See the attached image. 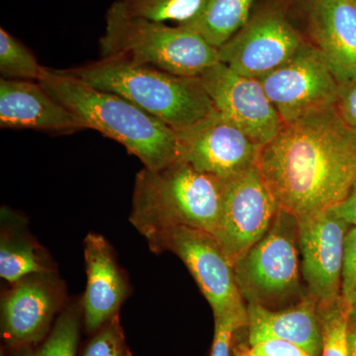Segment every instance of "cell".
Here are the masks:
<instances>
[{"label": "cell", "mask_w": 356, "mask_h": 356, "mask_svg": "<svg viewBox=\"0 0 356 356\" xmlns=\"http://www.w3.org/2000/svg\"><path fill=\"white\" fill-rule=\"evenodd\" d=\"M257 0H207L200 13L184 25L215 48L228 42L248 22Z\"/></svg>", "instance_id": "obj_20"}, {"label": "cell", "mask_w": 356, "mask_h": 356, "mask_svg": "<svg viewBox=\"0 0 356 356\" xmlns=\"http://www.w3.org/2000/svg\"><path fill=\"white\" fill-rule=\"evenodd\" d=\"M83 252L88 283L81 298L83 323L86 331L92 334L119 314L131 287L104 236L89 233L83 240Z\"/></svg>", "instance_id": "obj_15"}, {"label": "cell", "mask_w": 356, "mask_h": 356, "mask_svg": "<svg viewBox=\"0 0 356 356\" xmlns=\"http://www.w3.org/2000/svg\"><path fill=\"white\" fill-rule=\"evenodd\" d=\"M348 346L350 356H356V329H350L348 334Z\"/></svg>", "instance_id": "obj_32"}, {"label": "cell", "mask_w": 356, "mask_h": 356, "mask_svg": "<svg viewBox=\"0 0 356 356\" xmlns=\"http://www.w3.org/2000/svg\"><path fill=\"white\" fill-rule=\"evenodd\" d=\"M134 17L184 25L202 10L207 0H118Z\"/></svg>", "instance_id": "obj_22"}, {"label": "cell", "mask_w": 356, "mask_h": 356, "mask_svg": "<svg viewBox=\"0 0 356 356\" xmlns=\"http://www.w3.org/2000/svg\"><path fill=\"white\" fill-rule=\"evenodd\" d=\"M306 13L311 43L337 83L356 81V0H313Z\"/></svg>", "instance_id": "obj_16"}, {"label": "cell", "mask_w": 356, "mask_h": 356, "mask_svg": "<svg viewBox=\"0 0 356 356\" xmlns=\"http://www.w3.org/2000/svg\"><path fill=\"white\" fill-rule=\"evenodd\" d=\"M293 2H295V3L297 4V6H299L301 7L302 9H303L304 11L308 10L309 7H310L312 1L313 0H292Z\"/></svg>", "instance_id": "obj_33"}, {"label": "cell", "mask_w": 356, "mask_h": 356, "mask_svg": "<svg viewBox=\"0 0 356 356\" xmlns=\"http://www.w3.org/2000/svg\"><path fill=\"white\" fill-rule=\"evenodd\" d=\"M67 301V287L57 270L24 276L2 295V339L13 350L41 343Z\"/></svg>", "instance_id": "obj_9"}, {"label": "cell", "mask_w": 356, "mask_h": 356, "mask_svg": "<svg viewBox=\"0 0 356 356\" xmlns=\"http://www.w3.org/2000/svg\"><path fill=\"white\" fill-rule=\"evenodd\" d=\"M225 181L177 161L137 173L130 213L131 224L145 238L175 226L216 233L221 217Z\"/></svg>", "instance_id": "obj_3"}, {"label": "cell", "mask_w": 356, "mask_h": 356, "mask_svg": "<svg viewBox=\"0 0 356 356\" xmlns=\"http://www.w3.org/2000/svg\"><path fill=\"white\" fill-rule=\"evenodd\" d=\"M234 356H313L288 341L266 339L254 344L240 346L233 351Z\"/></svg>", "instance_id": "obj_26"}, {"label": "cell", "mask_w": 356, "mask_h": 356, "mask_svg": "<svg viewBox=\"0 0 356 356\" xmlns=\"http://www.w3.org/2000/svg\"><path fill=\"white\" fill-rule=\"evenodd\" d=\"M99 50L102 58L149 65L187 77H198L220 62L218 49L197 33L179 25L134 17L118 0L107 10Z\"/></svg>", "instance_id": "obj_5"}, {"label": "cell", "mask_w": 356, "mask_h": 356, "mask_svg": "<svg viewBox=\"0 0 356 356\" xmlns=\"http://www.w3.org/2000/svg\"><path fill=\"white\" fill-rule=\"evenodd\" d=\"M334 213L351 226L356 227V184L343 202L332 208Z\"/></svg>", "instance_id": "obj_30"}, {"label": "cell", "mask_w": 356, "mask_h": 356, "mask_svg": "<svg viewBox=\"0 0 356 356\" xmlns=\"http://www.w3.org/2000/svg\"><path fill=\"white\" fill-rule=\"evenodd\" d=\"M318 309L323 337L321 356H350V312L346 302L341 297L334 303L320 305Z\"/></svg>", "instance_id": "obj_24"}, {"label": "cell", "mask_w": 356, "mask_h": 356, "mask_svg": "<svg viewBox=\"0 0 356 356\" xmlns=\"http://www.w3.org/2000/svg\"><path fill=\"white\" fill-rule=\"evenodd\" d=\"M299 252L298 220L280 209L266 235L234 264L243 299L266 306L294 294Z\"/></svg>", "instance_id": "obj_7"}, {"label": "cell", "mask_w": 356, "mask_h": 356, "mask_svg": "<svg viewBox=\"0 0 356 356\" xmlns=\"http://www.w3.org/2000/svg\"><path fill=\"white\" fill-rule=\"evenodd\" d=\"M64 72L93 88L122 96L175 131L215 109L198 77L107 58Z\"/></svg>", "instance_id": "obj_4"}, {"label": "cell", "mask_w": 356, "mask_h": 356, "mask_svg": "<svg viewBox=\"0 0 356 356\" xmlns=\"http://www.w3.org/2000/svg\"><path fill=\"white\" fill-rule=\"evenodd\" d=\"M39 83L86 129L118 142L147 170L179 161L177 131L122 96L93 88L63 70L44 67Z\"/></svg>", "instance_id": "obj_2"}, {"label": "cell", "mask_w": 356, "mask_h": 356, "mask_svg": "<svg viewBox=\"0 0 356 356\" xmlns=\"http://www.w3.org/2000/svg\"><path fill=\"white\" fill-rule=\"evenodd\" d=\"M344 301L348 304V312H350V327L356 329V293Z\"/></svg>", "instance_id": "obj_31"}, {"label": "cell", "mask_w": 356, "mask_h": 356, "mask_svg": "<svg viewBox=\"0 0 356 356\" xmlns=\"http://www.w3.org/2000/svg\"><path fill=\"white\" fill-rule=\"evenodd\" d=\"M306 40L277 0L254 7L248 22L218 49L220 62L243 76L261 79L285 64Z\"/></svg>", "instance_id": "obj_8"}, {"label": "cell", "mask_w": 356, "mask_h": 356, "mask_svg": "<svg viewBox=\"0 0 356 356\" xmlns=\"http://www.w3.org/2000/svg\"><path fill=\"white\" fill-rule=\"evenodd\" d=\"M247 325L248 320L236 316L216 318L210 356H232L234 334L236 330Z\"/></svg>", "instance_id": "obj_27"}, {"label": "cell", "mask_w": 356, "mask_h": 356, "mask_svg": "<svg viewBox=\"0 0 356 356\" xmlns=\"http://www.w3.org/2000/svg\"><path fill=\"white\" fill-rule=\"evenodd\" d=\"M0 127L57 133L86 129L39 81L3 79H0Z\"/></svg>", "instance_id": "obj_17"}, {"label": "cell", "mask_w": 356, "mask_h": 356, "mask_svg": "<svg viewBox=\"0 0 356 356\" xmlns=\"http://www.w3.org/2000/svg\"><path fill=\"white\" fill-rule=\"evenodd\" d=\"M348 222L331 209L298 220L301 271L320 305L341 297L344 242Z\"/></svg>", "instance_id": "obj_14"}, {"label": "cell", "mask_w": 356, "mask_h": 356, "mask_svg": "<svg viewBox=\"0 0 356 356\" xmlns=\"http://www.w3.org/2000/svg\"><path fill=\"white\" fill-rule=\"evenodd\" d=\"M215 109L259 146L275 137L282 121L259 79L238 74L222 63L198 76Z\"/></svg>", "instance_id": "obj_13"}, {"label": "cell", "mask_w": 356, "mask_h": 356, "mask_svg": "<svg viewBox=\"0 0 356 356\" xmlns=\"http://www.w3.org/2000/svg\"><path fill=\"white\" fill-rule=\"evenodd\" d=\"M259 81L282 123L336 106L339 83L311 42L306 41L285 64Z\"/></svg>", "instance_id": "obj_10"}, {"label": "cell", "mask_w": 356, "mask_h": 356, "mask_svg": "<svg viewBox=\"0 0 356 356\" xmlns=\"http://www.w3.org/2000/svg\"><path fill=\"white\" fill-rule=\"evenodd\" d=\"M81 323V299L74 300L58 316L50 334L41 343L13 350L15 356H76Z\"/></svg>", "instance_id": "obj_21"}, {"label": "cell", "mask_w": 356, "mask_h": 356, "mask_svg": "<svg viewBox=\"0 0 356 356\" xmlns=\"http://www.w3.org/2000/svg\"><path fill=\"white\" fill-rule=\"evenodd\" d=\"M278 210L257 165L225 181L214 236L234 264L266 235Z\"/></svg>", "instance_id": "obj_12"}, {"label": "cell", "mask_w": 356, "mask_h": 356, "mask_svg": "<svg viewBox=\"0 0 356 356\" xmlns=\"http://www.w3.org/2000/svg\"><path fill=\"white\" fill-rule=\"evenodd\" d=\"M81 356H132L126 343L119 314L92 334Z\"/></svg>", "instance_id": "obj_25"}, {"label": "cell", "mask_w": 356, "mask_h": 356, "mask_svg": "<svg viewBox=\"0 0 356 356\" xmlns=\"http://www.w3.org/2000/svg\"><path fill=\"white\" fill-rule=\"evenodd\" d=\"M177 134L180 161L224 181L259 163L262 147L216 109Z\"/></svg>", "instance_id": "obj_11"}, {"label": "cell", "mask_w": 356, "mask_h": 356, "mask_svg": "<svg viewBox=\"0 0 356 356\" xmlns=\"http://www.w3.org/2000/svg\"><path fill=\"white\" fill-rule=\"evenodd\" d=\"M26 225L18 213L2 208L0 277L10 285L29 274L56 271L50 257Z\"/></svg>", "instance_id": "obj_19"}, {"label": "cell", "mask_w": 356, "mask_h": 356, "mask_svg": "<svg viewBox=\"0 0 356 356\" xmlns=\"http://www.w3.org/2000/svg\"><path fill=\"white\" fill-rule=\"evenodd\" d=\"M257 168L278 208L297 220L331 209L356 184V131L336 106L282 123Z\"/></svg>", "instance_id": "obj_1"}, {"label": "cell", "mask_w": 356, "mask_h": 356, "mask_svg": "<svg viewBox=\"0 0 356 356\" xmlns=\"http://www.w3.org/2000/svg\"><path fill=\"white\" fill-rule=\"evenodd\" d=\"M356 293V227L348 229L344 242L341 297L348 300Z\"/></svg>", "instance_id": "obj_28"}, {"label": "cell", "mask_w": 356, "mask_h": 356, "mask_svg": "<svg viewBox=\"0 0 356 356\" xmlns=\"http://www.w3.org/2000/svg\"><path fill=\"white\" fill-rule=\"evenodd\" d=\"M44 67L31 51L3 28L0 29V74L3 79L39 81Z\"/></svg>", "instance_id": "obj_23"}, {"label": "cell", "mask_w": 356, "mask_h": 356, "mask_svg": "<svg viewBox=\"0 0 356 356\" xmlns=\"http://www.w3.org/2000/svg\"><path fill=\"white\" fill-rule=\"evenodd\" d=\"M336 109L343 120L356 131V81L339 84Z\"/></svg>", "instance_id": "obj_29"}, {"label": "cell", "mask_w": 356, "mask_h": 356, "mask_svg": "<svg viewBox=\"0 0 356 356\" xmlns=\"http://www.w3.org/2000/svg\"><path fill=\"white\" fill-rule=\"evenodd\" d=\"M146 240L154 254L170 250L184 261L212 308L215 320L229 316L248 320L233 261L212 234L175 226L152 234Z\"/></svg>", "instance_id": "obj_6"}, {"label": "cell", "mask_w": 356, "mask_h": 356, "mask_svg": "<svg viewBox=\"0 0 356 356\" xmlns=\"http://www.w3.org/2000/svg\"><path fill=\"white\" fill-rule=\"evenodd\" d=\"M318 304L312 295L286 310L273 311L259 303H248V344L280 339L309 355L321 356L323 337Z\"/></svg>", "instance_id": "obj_18"}]
</instances>
